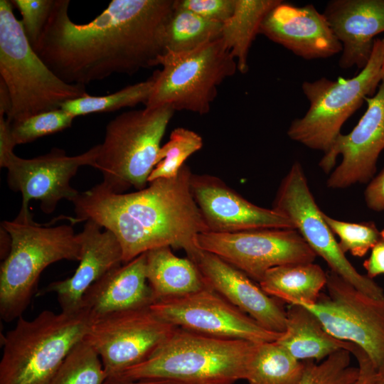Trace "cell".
<instances>
[{"label": "cell", "mask_w": 384, "mask_h": 384, "mask_svg": "<svg viewBox=\"0 0 384 384\" xmlns=\"http://www.w3.org/2000/svg\"><path fill=\"white\" fill-rule=\"evenodd\" d=\"M0 80L9 92L10 124L61 109L70 100L89 95L85 85L59 78L30 44L10 1H0Z\"/></svg>", "instance_id": "6"}, {"label": "cell", "mask_w": 384, "mask_h": 384, "mask_svg": "<svg viewBox=\"0 0 384 384\" xmlns=\"http://www.w3.org/2000/svg\"><path fill=\"white\" fill-rule=\"evenodd\" d=\"M326 288L314 304L300 305L330 335L362 348L377 371L384 368V299L368 296L331 270Z\"/></svg>", "instance_id": "10"}, {"label": "cell", "mask_w": 384, "mask_h": 384, "mask_svg": "<svg viewBox=\"0 0 384 384\" xmlns=\"http://www.w3.org/2000/svg\"><path fill=\"white\" fill-rule=\"evenodd\" d=\"M326 223L339 238L338 246L345 254L362 257L380 238V231L373 221L349 223L333 218L323 213Z\"/></svg>", "instance_id": "33"}, {"label": "cell", "mask_w": 384, "mask_h": 384, "mask_svg": "<svg viewBox=\"0 0 384 384\" xmlns=\"http://www.w3.org/2000/svg\"><path fill=\"white\" fill-rule=\"evenodd\" d=\"M384 46L375 38L371 56L366 65L352 78L331 80L322 77L304 81L303 93L309 108L302 118L292 122L288 137L303 145L326 153L341 134L344 122L362 105L367 97L373 96L380 84Z\"/></svg>", "instance_id": "8"}, {"label": "cell", "mask_w": 384, "mask_h": 384, "mask_svg": "<svg viewBox=\"0 0 384 384\" xmlns=\"http://www.w3.org/2000/svg\"><path fill=\"white\" fill-rule=\"evenodd\" d=\"M148 109L168 106L199 114L210 112L218 87L238 70L235 59L221 38L192 51L166 52L160 59Z\"/></svg>", "instance_id": "9"}, {"label": "cell", "mask_w": 384, "mask_h": 384, "mask_svg": "<svg viewBox=\"0 0 384 384\" xmlns=\"http://www.w3.org/2000/svg\"><path fill=\"white\" fill-rule=\"evenodd\" d=\"M105 384H183L181 382L166 380V379H156V380H106Z\"/></svg>", "instance_id": "40"}, {"label": "cell", "mask_w": 384, "mask_h": 384, "mask_svg": "<svg viewBox=\"0 0 384 384\" xmlns=\"http://www.w3.org/2000/svg\"><path fill=\"white\" fill-rule=\"evenodd\" d=\"M272 208L287 217L331 271L363 293L384 299V291L373 279L359 273L340 249L310 191L302 164L295 161L282 180Z\"/></svg>", "instance_id": "11"}, {"label": "cell", "mask_w": 384, "mask_h": 384, "mask_svg": "<svg viewBox=\"0 0 384 384\" xmlns=\"http://www.w3.org/2000/svg\"><path fill=\"white\" fill-rule=\"evenodd\" d=\"M92 319L82 309L45 310L31 320L20 316L2 340L0 384H51Z\"/></svg>", "instance_id": "5"}, {"label": "cell", "mask_w": 384, "mask_h": 384, "mask_svg": "<svg viewBox=\"0 0 384 384\" xmlns=\"http://www.w3.org/2000/svg\"><path fill=\"white\" fill-rule=\"evenodd\" d=\"M11 100L4 82L0 80V115H8L11 111Z\"/></svg>", "instance_id": "41"}, {"label": "cell", "mask_w": 384, "mask_h": 384, "mask_svg": "<svg viewBox=\"0 0 384 384\" xmlns=\"http://www.w3.org/2000/svg\"><path fill=\"white\" fill-rule=\"evenodd\" d=\"M92 220H87L81 238V257L69 278L50 283L44 293L57 295L61 311L80 310L82 298L88 288L111 270L123 264L121 245L115 235Z\"/></svg>", "instance_id": "20"}, {"label": "cell", "mask_w": 384, "mask_h": 384, "mask_svg": "<svg viewBox=\"0 0 384 384\" xmlns=\"http://www.w3.org/2000/svg\"><path fill=\"white\" fill-rule=\"evenodd\" d=\"M176 328L148 306L93 319L84 338L98 353L106 380H112L147 360Z\"/></svg>", "instance_id": "12"}, {"label": "cell", "mask_w": 384, "mask_h": 384, "mask_svg": "<svg viewBox=\"0 0 384 384\" xmlns=\"http://www.w3.org/2000/svg\"><path fill=\"white\" fill-rule=\"evenodd\" d=\"M190 168L177 176L159 178L132 193H114L102 183L71 201L75 223L92 220L111 231L122 250L123 264L151 250H183L194 261L202 252L196 238L209 231L191 191Z\"/></svg>", "instance_id": "2"}, {"label": "cell", "mask_w": 384, "mask_h": 384, "mask_svg": "<svg viewBox=\"0 0 384 384\" xmlns=\"http://www.w3.org/2000/svg\"><path fill=\"white\" fill-rule=\"evenodd\" d=\"M276 341L301 361L324 360L341 349L351 353L355 345L330 335L317 316L300 304L289 305L285 330Z\"/></svg>", "instance_id": "23"}, {"label": "cell", "mask_w": 384, "mask_h": 384, "mask_svg": "<svg viewBox=\"0 0 384 384\" xmlns=\"http://www.w3.org/2000/svg\"><path fill=\"white\" fill-rule=\"evenodd\" d=\"M368 208L376 212L384 210V167L369 182L364 191Z\"/></svg>", "instance_id": "37"}, {"label": "cell", "mask_w": 384, "mask_h": 384, "mask_svg": "<svg viewBox=\"0 0 384 384\" xmlns=\"http://www.w3.org/2000/svg\"><path fill=\"white\" fill-rule=\"evenodd\" d=\"M176 5L208 21L223 23L233 14L235 0H176Z\"/></svg>", "instance_id": "36"}, {"label": "cell", "mask_w": 384, "mask_h": 384, "mask_svg": "<svg viewBox=\"0 0 384 384\" xmlns=\"http://www.w3.org/2000/svg\"><path fill=\"white\" fill-rule=\"evenodd\" d=\"M304 366L276 341L259 343L245 380L249 384H298Z\"/></svg>", "instance_id": "27"}, {"label": "cell", "mask_w": 384, "mask_h": 384, "mask_svg": "<svg viewBox=\"0 0 384 384\" xmlns=\"http://www.w3.org/2000/svg\"><path fill=\"white\" fill-rule=\"evenodd\" d=\"M363 266L370 279L384 274V229L380 230V238L371 248L370 255L364 261Z\"/></svg>", "instance_id": "38"}, {"label": "cell", "mask_w": 384, "mask_h": 384, "mask_svg": "<svg viewBox=\"0 0 384 384\" xmlns=\"http://www.w3.org/2000/svg\"><path fill=\"white\" fill-rule=\"evenodd\" d=\"M154 84L152 76L143 82L128 85L117 92L105 96H86L65 102L61 109L73 117L91 113L114 112L124 107L146 104Z\"/></svg>", "instance_id": "29"}, {"label": "cell", "mask_w": 384, "mask_h": 384, "mask_svg": "<svg viewBox=\"0 0 384 384\" xmlns=\"http://www.w3.org/2000/svg\"><path fill=\"white\" fill-rule=\"evenodd\" d=\"M75 117L62 109L42 112L19 122L10 124L11 135L16 145L69 128Z\"/></svg>", "instance_id": "34"}, {"label": "cell", "mask_w": 384, "mask_h": 384, "mask_svg": "<svg viewBox=\"0 0 384 384\" xmlns=\"http://www.w3.org/2000/svg\"><path fill=\"white\" fill-rule=\"evenodd\" d=\"M353 355L358 363L359 377L353 384H368L373 375L377 372L373 363L361 348H356Z\"/></svg>", "instance_id": "39"}, {"label": "cell", "mask_w": 384, "mask_h": 384, "mask_svg": "<svg viewBox=\"0 0 384 384\" xmlns=\"http://www.w3.org/2000/svg\"><path fill=\"white\" fill-rule=\"evenodd\" d=\"M146 254V278L156 300L183 297L208 287L196 262L176 256L171 247Z\"/></svg>", "instance_id": "24"}, {"label": "cell", "mask_w": 384, "mask_h": 384, "mask_svg": "<svg viewBox=\"0 0 384 384\" xmlns=\"http://www.w3.org/2000/svg\"><path fill=\"white\" fill-rule=\"evenodd\" d=\"M258 343L209 336L177 327L147 360L127 370L117 379L234 384L245 380Z\"/></svg>", "instance_id": "4"}, {"label": "cell", "mask_w": 384, "mask_h": 384, "mask_svg": "<svg viewBox=\"0 0 384 384\" xmlns=\"http://www.w3.org/2000/svg\"><path fill=\"white\" fill-rule=\"evenodd\" d=\"M323 14L342 45L339 66L363 69L375 36L384 32V0H332Z\"/></svg>", "instance_id": "21"}, {"label": "cell", "mask_w": 384, "mask_h": 384, "mask_svg": "<svg viewBox=\"0 0 384 384\" xmlns=\"http://www.w3.org/2000/svg\"><path fill=\"white\" fill-rule=\"evenodd\" d=\"M190 186L210 232L294 229L287 217L273 208H265L250 202L216 176L192 174Z\"/></svg>", "instance_id": "17"}, {"label": "cell", "mask_w": 384, "mask_h": 384, "mask_svg": "<svg viewBox=\"0 0 384 384\" xmlns=\"http://www.w3.org/2000/svg\"><path fill=\"white\" fill-rule=\"evenodd\" d=\"M202 146L203 139L198 133L183 127L174 129L169 140L160 148L149 183L177 176L186 160Z\"/></svg>", "instance_id": "31"}, {"label": "cell", "mask_w": 384, "mask_h": 384, "mask_svg": "<svg viewBox=\"0 0 384 384\" xmlns=\"http://www.w3.org/2000/svg\"><path fill=\"white\" fill-rule=\"evenodd\" d=\"M1 228L11 238V249L0 269V314L10 322L29 305L41 274L63 260L80 261L81 238L72 225L45 226L36 223L28 206L21 207L12 220Z\"/></svg>", "instance_id": "3"}, {"label": "cell", "mask_w": 384, "mask_h": 384, "mask_svg": "<svg viewBox=\"0 0 384 384\" xmlns=\"http://www.w3.org/2000/svg\"><path fill=\"white\" fill-rule=\"evenodd\" d=\"M22 16L25 34L33 48L46 26L55 0H11Z\"/></svg>", "instance_id": "35"}, {"label": "cell", "mask_w": 384, "mask_h": 384, "mask_svg": "<svg viewBox=\"0 0 384 384\" xmlns=\"http://www.w3.org/2000/svg\"><path fill=\"white\" fill-rule=\"evenodd\" d=\"M382 41H383V46H384V38L382 39ZM382 70H383V74H384V54H383V60Z\"/></svg>", "instance_id": "43"}, {"label": "cell", "mask_w": 384, "mask_h": 384, "mask_svg": "<svg viewBox=\"0 0 384 384\" xmlns=\"http://www.w3.org/2000/svg\"><path fill=\"white\" fill-rule=\"evenodd\" d=\"M175 0H112L95 19L75 23L69 0H55L33 48L61 80L84 85L159 65Z\"/></svg>", "instance_id": "1"}, {"label": "cell", "mask_w": 384, "mask_h": 384, "mask_svg": "<svg viewBox=\"0 0 384 384\" xmlns=\"http://www.w3.org/2000/svg\"><path fill=\"white\" fill-rule=\"evenodd\" d=\"M259 33L305 60L342 51L326 18L313 4L297 6L281 1L264 18Z\"/></svg>", "instance_id": "18"}, {"label": "cell", "mask_w": 384, "mask_h": 384, "mask_svg": "<svg viewBox=\"0 0 384 384\" xmlns=\"http://www.w3.org/2000/svg\"><path fill=\"white\" fill-rule=\"evenodd\" d=\"M351 353L341 349L321 363L304 361L305 366L298 384H353L359 377L358 367L350 366Z\"/></svg>", "instance_id": "32"}, {"label": "cell", "mask_w": 384, "mask_h": 384, "mask_svg": "<svg viewBox=\"0 0 384 384\" xmlns=\"http://www.w3.org/2000/svg\"><path fill=\"white\" fill-rule=\"evenodd\" d=\"M368 384H384V368L377 371Z\"/></svg>", "instance_id": "42"}, {"label": "cell", "mask_w": 384, "mask_h": 384, "mask_svg": "<svg viewBox=\"0 0 384 384\" xmlns=\"http://www.w3.org/2000/svg\"><path fill=\"white\" fill-rule=\"evenodd\" d=\"M365 101L367 109L358 124L348 134H341L319 161L327 174L334 167L338 156H342L341 164L326 181L330 188L367 183L376 172L378 159L384 149V78L375 95Z\"/></svg>", "instance_id": "16"}, {"label": "cell", "mask_w": 384, "mask_h": 384, "mask_svg": "<svg viewBox=\"0 0 384 384\" xmlns=\"http://www.w3.org/2000/svg\"><path fill=\"white\" fill-rule=\"evenodd\" d=\"M146 262L145 252L109 271L84 294L80 309L93 319L149 306L156 299L147 281Z\"/></svg>", "instance_id": "22"}, {"label": "cell", "mask_w": 384, "mask_h": 384, "mask_svg": "<svg viewBox=\"0 0 384 384\" xmlns=\"http://www.w3.org/2000/svg\"><path fill=\"white\" fill-rule=\"evenodd\" d=\"M149 308L178 328L216 338L262 343L275 341L282 334L263 327L208 287L183 297L156 300Z\"/></svg>", "instance_id": "15"}, {"label": "cell", "mask_w": 384, "mask_h": 384, "mask_svg": "<svg viewBox=\"0 0 384 384\" xmlns=\"http://www.w3.org/2000/svg\"><path fill=\"white\" fill-rule=\"evenodd\" d=\"M222 24L208 21L176 5L168 21L166 52L186 53L221 38Z\"/></svg>", "instance_id": "28"}, {"label": "cell", "mask_w": 384, "mask_h": 384, "mask_svg": "<svg viewBox=\"0 0 384 384\" xmlns=\"http://www.w3.org/2000/svg\"><path fill=\"white\" fill-rule=\"evenodd\" d=\"M327 273L314 262L287 264L268 270L259 285L270 297L289 304H314L326 287Z\"/></svg>", "instance_id": "25"}, {"label": "cell", "mask_w": 384, "mask_h": 384, "mask_svg": "<svg viewBox=\"0 0 384 384\" xmlns=\"http://www.w3.org/2000/svg\"><path fill=\"white\" fill-rule=\"evenodd\" d=\"M13 147H0V166L7 169V183L14 192L22 196V206L31 200L40 201L42 211L53 213L62 199L71 201L78 191L70 185L71 178L83 166L94 167L100 144L84 153L68 156L58 148L31 159L16 156Z\"/></svg>", "instance_id": "14"}, {"label": "cell", "mask_w": 384, "mask_h": 384, "mask_svg": "<svg viewBox=\"0 0 384 384\" xmlns=\"http://www.w3.org/2000/svg\"><path fill=\"white\" fill-rule=\"evenodd\" d=\"M282 0H235L231 16L222 24L221 38L241 73L248 70L251 45L266 15Z\"/></svg>", "instance_id": "26"}, {"label": "cell", "mask_w": 384, "mask_h": 384, "mask_svg": "<svg viewBox=\"0 0 384 384\" xmlns=\"http://www.w3.org/2000/svg\"><path fill=\"white\" fill-rule=\"evenodd\" d=\"M175 111L170 107L124 112L106 126L94 168L110 191L122 193L147 186L161 141Z\"/></svg>", "instance_id": "7"}, {"label": "cell", "mask_w": 384, "mask_h": 384, "mask_svg": "<svg viewBox=\"0 0 384 384\" xmlns=\"http://www.w3.org/2000/svg\"><path fill=\"white\" fill-rule=\"evenodd\" d=\"M198 247L215 255L258 283L277 266L314 262L316 255L296 229L263 228L234 233L204 232Z\"/></svg>", "instance_id": "13"}, {"label": "cell", "mask_w": 384, "mask_h": 384, "mask_svg": "<svg viewBox=\"0 0 384 384\" xmlns=\"http://www.w3.org/2000/svg\"><path fill=\"white\" fill-rule=\"evenodd\" d=\"M193 262L208 287L267 329L284 331L287 310L247 274L215 255L203 250Z\"/></svg>", "instance_id": "19"}, {"label": "cell", "mask_w": 384, "mask_h": 384, "mask_svg": "<svg viewBox=\"0 0 384 384\" xmlns=\"http://www.w3.org/2000/svg\"><path fill=\"white\" fill-rule=\"evenodd\" d=\"M106 379L98 353L83 338L66 356L51 384H105Z\"/></svg>", "instance_id": "30"}]
</instances>
